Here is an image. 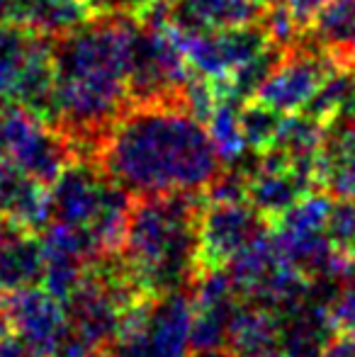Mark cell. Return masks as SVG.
<instances>
[{
	"label": "cell",
	"mask_w": 355,
	"mask_h": 357,
	"mask_svg": "<svg viewBox=\"0 0 355 357\" xmlns=\"http://www.w3.org/2000/svg\"><path fill=\"white\" fill-rule=\"evenodd\" d=\"M90 160L132 199L207 195L227 170L207 124L183 100L132 102Z\"/></svg>",
	"instance_id": "1"
},
{
	"label": "cell",
	"mask_w": 355,
	"mask_h": 357,
	"mask_svg": "<svg viewBox=\"0 0 355 357\" xmlns=\"http://www.w3.org/2000/svg\"><path fill=\"white\" fill-rule=\"evenodd\" d=\"M134 17H88L52 37L54 119L78 158H90L100 139L132 105L129 47Z\"/></svg>",
	"instance_id": "2"
},
{
	"label": "cell",
	"mask_w": 355,
	"mask_h": 357,
	"mask_svg": "<svg viewBox=\"0 0 355 357\" xmlns=\"http://www.w3.org/2000/svg\"><path fill=\"white\" fill-rule=\"evenodd\" d=\"M204 195L134 197L117 258L142 294L161 296L197 280Z\"/></svg>",
	"instance_id": "3"
},
{
	"label": "cell",
	"mask_w": 355,
	"mask_h": 357,
	"mask_svg": "<svg viewBox=\"0 0 355 357\" xmlns=\"http://www.w3.org/2000/svg\"><path fill=\"white\" fill-rule=\"evenodd\" d=\"M132 197L90 158H73L49 188V221L83 229L100 258L119 253Z\"/></svg>",
	"instance_id": "4"
},
{
	"label": "cell",
	"mask_w": 355,
	"mask_h": 357,
	"mask_svg": "<svg viewBox=\"0 0 355 357\" xmlns=\"http://www.w3.org/2000/svg\"><path fill=\"white\" fill-rule=\"evenodd\" d=\"M0 98L24 105L47 124H52V37L32 32L13 20H0Z\"/></svg>",
	"instance_id": "5"
},
{
	"label": "cell",
	"mask_w": 355,
	"mask_h": 357,
	"mask_svg": "<svg viewBox=\"0 0 355 357\" xmlns=\"http://www.w3.org/2000/svg\"><path fill=\"white\" fill-rule=\"evenodd\" d=\"M124 357L192 355V287L161 296H142L117 335Z\"/></svg>",
	"instance_id": "6"
},
{
	"label": "cell",
	"mask_w": 355,
	"mask_h": 357,
	"mask_svg": "<svg viewBox=\"0 0 355 357\" xmlns=\"http://www.w3.org/2000/svg\"><path fill=\"white\" fill-rule=\"evenodd\" d=\"M273 229L268 216H263L246 197H207L204 195L199 214V243H197V278L214 270H227V265L246 250L253 241Z\"/></svg>",
	"instance_id": "7"
},
{
	"label": "cell",
	"mask_w": 355,
	"mask_h": 357,
	"mask_svg": "<svg viewBox=\"0 0 355 357\" xmlns=\"http://www.w3.org/2000/svg\"><path fill=\"white\" fill-rule=\"evenodd\" d=\"M3 316L5 326L44 357H81L71 338L66 304L44 284L3 294Z\"/></svg>",
	"instance_id": "8"
},
{
	"label": "cell",
	"mask_w": 355,
	"mask_h": 357,
	"mask_svg": "<svg viewBox=\"0 0 355 357\" xmlns=\"http://www.w3.org/2000/svg\"><path fill=\"white\" fill-rule=\"evenodd\" d=\"M173 27V24H171ZM180 49L188 59L192 73L204 75L209 80H224L234 71L248 63L253 56L273 44L266 17L261 22L243 24V27L229 29H185L173 27Z\"/></svg>",
	"instance_id": "9"
},
{
	"label": "cell",
	"mask_w": 355,
	"mask_h": 357,
	"mask_svg": "<svg viewBox=\"0 0 355 357\" xmlns=\"http://www.w3.org/2000/svg\"><path fill=\"white\" fill-rule=\"evenodd\" d=\"M333 68L336 63L331 61V56L309 42L307 34L302 32L297 42L285 49L282 59L261 85L256 100L278 109L280 114L302 112Z\"/></svg>",
	"instance_id": "10"
},
{
	"label": "cell",
	"mask_w": 355,
	"mask_h": 357,
	"mask_svg": "<svg viewBox=\"0 0 355 357\" xmlns=\"http://www.w3.org/2000/svg\"><path fill=\"white\" fill-rule=\"evenodd\" d=\"M312 190H319L312 170L294 165L292 160L266 151L258 153L253 165L246 170V199L268 216L270 224L292 209Z\"/></svg>",
	"instance_id": "11"
},
{
	"label": "cell",
	"mask_w": 355,
	"mask_h": 357,
	"mask_svg": "<svg viewBox=\"0 0 355 357\" xmlns=\"http://www.w3.org/2000/svg\"><path fill=\"white\" fill-rule=\"evenodd\" d=\"M163 15L176 29H229L261 22L266 8L258 0H161Z\"/></svg>",
	"instance_id": "12"
},
{
	"label": "cell",
	"mask_w": 355,
	"mask_h": 357,
	"mask_svg": "<svg viewBox=\"0 0 355 357\" xmlns=\"http://www.w3.org/2000/svg\"><path fill=\"white\" fill-rule=\"evenodd\" d=\"M0 219L29 231L49 221V188L8 158H0Z\"/></svg>",
	"instance_id": "13"
},
{
	"label": "cell",
	"mask_w": 355,
	"mask_h": 357,
	"mask_svg": "<svg viewBox=\"0 0 355 357\" xmlns=\"http://www.w3.org/2000/svg\"><path fill=\"white\" fill-rule=\"evenodd\" d=\"M317 185L336 197L355 199V117L326 124L317 158Z\"/></svg>",
	"instance_id": "14"
},
{
	"label": "cell",
	"mask_w": 355,
	"mask_h": 357,
	"mask_svg": "<svg viewBox=\"0 0 355 357\" xmlns=\"http://www.w3.org/2000/svg\"><path fill=\"white\" fill-rule=\"evenodd\" d=\"M336 66L355 68V0H328L304 29Z\"/></svg>",
	"instance_id": "15"
},
{
	"label": "cell",
	"mask_w": 355,
	"mask_h": 357,
	"mask_svg": "<svg viewBox=\"0 0 355 357\" xmlns=\"http://www.w3.org/2000/svg\"><path fill=\"white\" fill-rule=\"evenodd\" d=\"M44 280V245L39 231H17L0 241V294L37 287Z\"/></svg>",
	"instance_id": "16"
},
{
	"label": "cell",
	"mask_w": 355,
	"mask_h": 357,
	"mask_svg": "<svg viewBox=\"0 0 355 357\" xmlns=\"http://www.w3.org/2000/svg\"><path fill=\"white\" fill-rule=\"evenodd\" d=\"M302 112L314 114L324 124L338 122V119H353L355 117V68L336 66L319 93L312 98V102Z\"/></svg>",
	"instance_id": "17"
},
{
	"label": "cell",
	"mask_w": 355,
	"mask_h": 357,
	"mask_svg": "<svg viewBox=\"0 0 355 357\" xmlns=\"http://www.w3.org/2000/svg\"><path fill=\"white\" fill-rule=\"evenodd\" d=\"M282 117L285 114H280L278 109L268 107L266 102H261L256 98L241 102V107H239V124H241L246 149L253 151V153L268 151V146L273 144L275 134H278Z\"/></svg>",
	"instance_id": "18"
},
{
	"label": "cell",
	"mask_w": 355,
	"mask_h": 357,
	"mask_svg": "<svg viewBox=\"0 0 355 357\" xmlns=\"http://www.w3.org/2000/svg\"><path fill=\"white\" fill-rule=\"evenodd\" d=\"M324 234L328 243L336 248L346 260L355 263V199L353 197H336L331 195L326 221H324Z\"/></svg>",
	"instance_id": "19"
},
{
	"label": "cell",
	"mask_w": 355,
	"mask_h": 357,
	"mask_svg": "<svg viewBox=\"0 0 355 357\" xmlns=\"http://www.w3.org/2000/svg\"><path fill=\"white\" fill-rule=\"evenodd\" d=\"M326 314L333 326V333L355 335V273L343 278V284L326 301Z\"/></svg>",
	"instance_id": "20"
},
{
	"label": "cell",
	"mask_w": 355,
	"mask_h": 357,
	"mask_svg": "<svg viewBox=\"0 0 355 357\" xmlns=\"http://www.w3.org/2000/svg\"><path fill=\"white\" fill-rule=\"evenodd\" d=\"M156 0H86L90 17H134L142 20Z\"/></svg>",
	"instance_id": "21"
},
{
	"label": "cell",
	"mask_w": 355,
	"mask_h": 357,
	"mask_svg": "<svg viewBox=\"0 0 355 357\" xmlns=\"http://www.w3.org/2000/svg\"><path fill=\"white\" fill-rule=\"evenodd\" d=\"M0 357H44V355L32 343H27L22 335L5 326L0 331Z\"/></svg>",
	"instance_id": "22"
},
{
	"label": "cell",
	"mask_w": 355,
	"mask_h": 357,
	"mask_svg": "<svg viewBox=\"0 0 355 357\" xmlns=\"http://www.w3.org/2000/svg\"><path fill=\"white\" fill-rule=\"evenodd\" d=\"M328 0H287V10L294 17V22L302 29H307V24L314 20V15L326 5Z\"/></svg>",
	"instance_id": "23"
},
{
	"label": "cell",
	"mask_w": 355,
	"mask_h": 357,
	"mask_svg": "<svg viewBox=\"0 0 355 357\" xmlns=\"http://www.w3.org/2000/svg\"><path fill=\"white\" fill-rule=\"evenodd\" d=\"M319 357H355V335L333 333Z\"/></svg>",
	"instance_id": "24"
},
{
	"label": "cell",
	"mask_w": 355,
	"mask_h": 357,
	"mask_svg": "<svg viewBox=\"0 0 355 357\" xmlns=\"http://www.w3.org/2000/svg\"><path fill=\"white\" fill-rule=\"evenodd\" d=\"M190 357H234L229 348H197Z\"/></svg>",
	"instance_id": "25"
},
{
	"label": "cell",
	"mask_w": 355,
	"mask_h": 357,
	"mask_svg": "<svg viewBox=\"0 0 355 357\" xmlns=\"http://www.w3.org/2000/svg\"><path fill=\"white\" fill-rule=\"evenodd\" d=\"M258 3H261L266 10H275V8H282V5H287V0H258Z\"/></svg>",
	"instance_id": "26"
},
{
	"label": "cell",
	"mask_w": 355,
	"mask_h": 357,
	"mask_svg": "<svg viewBox=\"0 0 355 357\" xmlns=\"http://www.w3.org/2000/svg\"><path fill=\"white\" fill-rule=\"evenodd\" d=\"M5 328V316H3V294H0V331Z\"/></svg>",
	"instance_id": "27"
}]
</instances>
